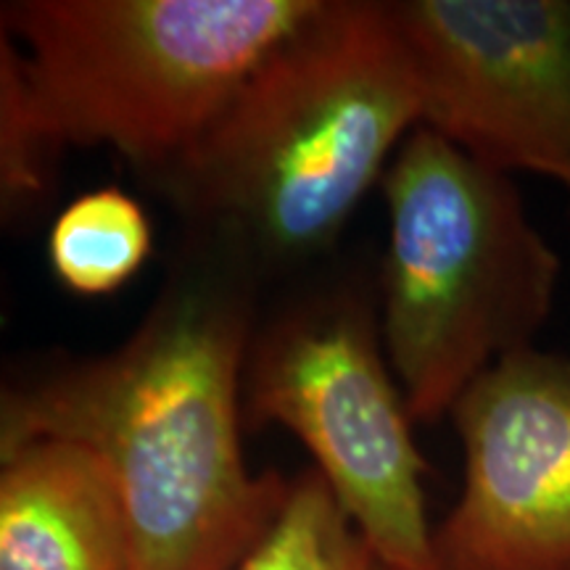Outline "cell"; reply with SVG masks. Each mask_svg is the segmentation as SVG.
I'll use <instances>...</instances> for the list:
<instances>
[{
  "label": "cell",
  "mask_w": 570,
  "mask_h": 570,
  "mask_svg": "<svg viewBox=\"0 0 570 570\" xmlns=\"http://www.w3.org/2000/svg\"><path fill=\"white\" fill-rule=\"evenodd\" d=\"M262 291L223 248L183 235L122 346L3 389L0 458L40 439L90 449L122 499L132 570H235L291 487L244 458L240 389Z\"/></svg>",
  "instance_id": "obj_1"
},
{
  "label": "cell",
  "mask_w": 570,
  "mask_h": 570,
  "mask_svg": "<svg viewBox=\"0 0 570 570\" xmlns=\"http://www.w3.org/2000/svg\"><path fill=\"white\" fill-rule=\"evenodd\" d=\"M417 69L391 3L325 0L252 71L188 151L146 177L190 238L265 285L327 265L420 127Z\"/></svg>",
  "instance_id": "obj_2"
},
{
  "label": "cell",
  "mask_w": 570,
  "mask_h": 570,
  "mask_svg": "<svg viewBox=\"0 0 570 570\" xmlns=\"http://www.w3.org/2000/svg\"><path fill=\"white\" fill-rule=\"evenodd\" d=\"M325 0H11L0 53L56 151L109 146L146 180L194 146Z\"/></svg>",
  "instance_id": "obj_3"
},
{
  "label": "cell",
  "mask_w": 570,
  "mask_h": 570,
  "mask_svg": "<svg viewBox=\"0 0 570 570\" xmlns=\"http://www.w3.org/2000/svg\"><path fill=\"white\" fill-rule=\"evenodd\" d=\"M381 185L383 344L412 420L433 423L475 377L533 346L562 265L512 177L423 125L399 146Z\"/></svg>",
  "instance_id": "obj_4"
},
{
  "label": "cell",
  "mask_w": 570,
  "mask_h": 570,
  "mask_svg": "<svg viewBox=\"0 0 570 570\" xmlns=\"http://www.w3.org/2000/svg\"><path fill=\"white\" fill-rule=\"evenodd\" d=\"M246 433L283 425L315 458L362 539L394 570H439L428 465L391 370L377 281L320 267L259 312L244 362Z\"/></svg>",
  "instance_id": "obj_5"
},
{
  "label": "cell",
  "mask_w": 570,
  "mask_h": 570,
  "mask_svg": "<svg viewBox=\"0 0 570 570\" xmlns=\"http://www.w3.org/2000/svg\"><path fill=\"white\" fill-rule=\"evenodd\" d=\"M420 125L497 173L570 198V0H394Z\"/></svg>",
  "instance_id": "obj_6"
},
{
  "label": "cell",
  "mask_w": 570,
  "mask_h": 570,
  "mask_svg": "<svg viewBox=\"0 0 570 570\" xmlns=\"http://www.w3.org/2000/svg\"><path fill=\"white\" fill-rule=\"evenodd\" d=\"M465 487L433 531L439 570H570V360L523 348L449 412Z\"/></svg>",
  "instance_id": "obj_7"
},
{
  "label": "cell",
  "mask_w": 570,
  "mask_h": 570,
  "mask_svg": "<svg viewBox=\"0 0 570 570\" xmlns=\"http://www.w3.org/2000/svg\"><path fill=\"white\" fill-rule=\"evenodd\" d=\"M0 462V570H132L122 499L90 449L40 439Z\"/></svg>",
  "instance_id": "obj_8"
},
{
  "label": "cell",
  "mask_w": 570,
  "mask_h": 570,
  "mask_svg": "<svg viewBox=\"0 0 570 570\" xmlns=\"http://www.w3.org/2000/svg\"><path fill=\"white\" fill-rule=\"evenodd\" d=\"M154 248L151 219L138 198L117 188L88 190L59 212L48 233V265L71 294H117L146 265Z\"/></svg>",
  "instance_id": "obj_9"
},
{
  "label": "cell",
  "mask_w": 570,
  "mask_h": 570,
  "mask_svg": "<svg viewBox=\"0 0 570 570\" xmlns=\"http://www.w3.org/2000/svg\"><path fill=\"white\" fill-rule=\"evenodd\" d=\"M235 570H394L377 558L315 468L291 479L269 529Z\"/></svg>",
  "instance_id": "obj_10"
},
{
  "label": "cell",
  "mask_w": 570,
  "mask_h": 570,
  "mask_svg": "<svg viewBox=\"0 0 570 570\" xmlns=\"http://www.w3.org/2000/svg\"><path fill=\"white\" fill-rule=\"evenodd\" d=\"M59 156L21 92L13 63L0 53V202L6 223L42 204Z\"/></svg>",
  "instance_id": "obj_11"
}]
</instances>
